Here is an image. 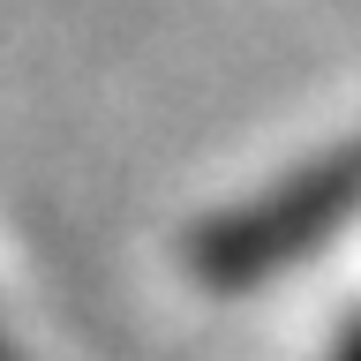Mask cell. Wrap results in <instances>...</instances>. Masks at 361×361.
<instances>
[{
	"instance_id": "2",
	"label": "cell",
	"mask_w": 361,
	"mask_h": 361,
	"mask_svg": "<svg viewBox=\"0 0 361 361\" xmlns=\"http://www.w3.org/2000/svg\"><path fill=\"white\" fill-rule=\"evenodd\" d=\"M338 361H361V331H354V338H346V346H338Z\"/></svg>"
},
{
	"instance_id": "1",
	"label": "cell",
	"mask_w": 361,
	"mask_h": 361,
	"mask_svg": "<svg viewBox=\"0 0 361 361\" xmlns=\"http://www.w3.org/2000/svg\"><path fill=\"white\" fill-rule=\"evenodd\" d=\"M354 211H361V151H338V158H324L316 173H301V180H286L279 196H264L256 211L211 226L203 248H196V264H203V279H219V286H248V279H271L279 264H293L301 248H316L338 219H354Z\"/></svg>"
}]
</instances>
